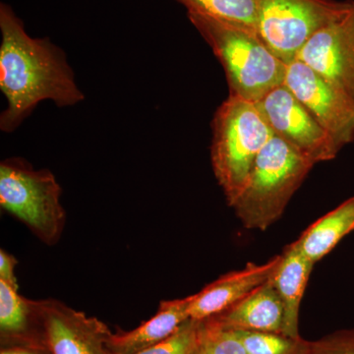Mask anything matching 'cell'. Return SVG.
Instances as JSON below:
<instances>
[{
  "label": "cell",
  "mask_w": 354,
  "mask_h": 354,
  "mask_svg": "<svg viewBox=\"0 0 354 354\" xmlns=\"http://www.w3.org/2000/svg\"><path fill=\"white\" fill-rule=\"evenodd\" d=\"M0 88L7 102L2 131H15L39 102L71 106L84 101L66 55L50 39L29 36L6 3L0 6Z\"/></svg>",
  "instance_id": "1"
},
{
  "label": "cell",
  "mask_w": 354,
  "mask_h": 354,
  "mask_svg": "<svg viewBox=\"0 0 354 354\" xmlns=\"http://www.w3.org/2000/svg\"><path fill=\"white\" fill-rule=\"evenodd\" d=\"M188 17L223 65L230 94L258 102L283 84L288 64L257 30L200 14L188 13Z\"/></svg>",
  "instance_id": "2"
},
{
  "label": "cell",
  "mask_w": 354,
  "mask_h": 354,
  "mask_svg": "<svg viewBox=\"0 0 354 354\" xmlns=\"http://www.w3.org/2000/svg\"><path fill=\"white\" fill-rule=\"evenodd\" d=\"M314 165L274 134L230 207L244 227L264 232L281 218Z\"/></svg>",
  "instance_id": "3"
},
{
  "label": "cell",
  "mask_w": 354,
  "mask_h": 354,
  "mask_svg": "<svg viewBox=\"0 0 354 354\" xmlns=\"http://www.w3.org/2000/svg\"><path fill=\"white\" fill-rule=\"evenodd\" d=\"M212 125V165L230 206L274 133L256 102L232 94L216 109Z\"/></svg>",
  "instance_id": "4"
},
{
  "label": "cell",
  "mask_w": 354,
  "mask_h": 354,
  "mask_svg": "<svg viewBox=\"0 0 354 354\" xmlns=\"http://www.w3.org/2000/svg\"><path fill=\"white\" fill-rule=\"evenodd\" d=\"M60 197L62 187L48 169H34L19 158L0 165V206L48 245L57 243L64 230Z\"/></svg>",
  "instance_id": "5"
},
{
  "label": "cell",
  "mask_w": 354,
  "mask_h": 354,
  "mask_svg": "<svg viewBox=\"0 0 354 354\" xmlns=\"http://www.w3.org/2000/svg\"><path fill=\"white\" fill-rule=\"evenodd\" d=\"M353 3L354 0H264L257 32L288 64L316 32L344 15Z\"/></svg>",
  "instance_id": "6"
},
{
  "label": "cell",
  "mask_w": 354,
  "mask_h": 354,
  "mask_svg": "<svg viewBox=\"0 0 354 354\" xmlns=\"http://www.w3.org/2000/svg\"><path fill=\"white\" fill-rule=\"evenodd\" d=\"M272 133L313 164L337 157L341 149L285 84L256 102Z\"/></svg>",
  "instance_id": "7"
},
{
  "label": "cell",
  "mask_w": 354,
  "mask_h": 354,
  "mask_svg": "<svg viewBox=\"0 0 354 354\" xmlns=\"http://www.w3.org/2000/svg\"><path fill=\"white\" fill-rule=\"evenodd\" d=\"M283 84L308 109L339 149L354 141V97L326 80L304 62L286 66Z\"/></svg>",
  "instance_id": "8"
},
{
  "label": "cell",
  "mask_w": 354,
  "mask_h": 354,
  "mask_svg": "<svg viewBox=\"0 0 354 354\" xmlns=\"http://www.w3.org/2000/svg\"><path fill=\"white\" fill-rule=\"evenodd\" d=\"M44 344L53 354H113V332L99 319L55 299L35 300Z\"/></svg>",
  "instance_id": "9"
},
{
  "label": "cell",
  "mask_w": 354,
  "mask_h": 354,
  "mask_svg": "<svg viewBox=\"0 0 354 354\" xmlns=\"http://www.w3.org/2000/svg\"><path fill=\"white\" fill-rule=\"evenodd\" d=\"M297 59L354 97V3L344 15L316 32Z\"/></svg>",
  "instance_id": "10"
},
{
  "label": "cell",
  "mask_w": 354,
  "mask_h": 354,
  "mask_svg": "<svg viewBox=\"0 0 354 354\" xmlns=\"http://www.w3.org/2000/svg\"><path fill=\"white\" fill-rule=\"evenodd\" d=\"M281 255L262 265L247 264L241 271L223 274L192 295L189 307L191 319L204 321L241 301L256 288L269 281L278 267Z\"/></svg>",
  "instance_id": "11"
},
{
  "label": "cell",
  "mask_w": 354,
  "mask_h": 354,
  "mask_svg": "<svg viewBox=\"0 0 354 354\" xmlns=\"http://www.w3.org/2000/svg\"><path fill=\"white\" fill-rule=\"evenodd\" d=\"M211 318L228 329L283 334L285 310L269 279L241 301Z\"/></svg>",
  "instance_id": "12"
},
{
  "label": "cell",
  "mask_w": 354,
  "mask_h": 354,
  "mask_svg": "<svg viewBox=\"0 0 354 354\" xmlns=\"http://www.w3.org/2000/svg\"><path fill=\"white\" fill-rule=\"evenodd\" d=\"M191 299L192 295L183 299L164 300L156 315L136 329L113 333L109 348L113 354H134L164 341L190 318Z\"/></svg>",
  "instance_id": "13"
},
{
  "label": "cell",
  "mask_w": 354,
  "mask_h": 354,
  "mask_svg": "<svg viewBox=\"0 0 354 354\" xmlns=\"http://www.w3.org/2000/svg\"><path fill=\"white\" fill-rule=\"evenodd\" d=\"M314 265L291 243L281 254L278 267L270 278L283 302L285 310L283 335L288 337H300L298 332L300 304Z\"/></svg>",
  "instance_id": "14"
},
{
  "label": "cell",
  "mask_w": 354,
  "mask_h": 354,
  "mask_svg": "<svg viewBox=\"0 0 354 354\" xmlns=\"http://www.w3.org/2000/svg\"><path fill=\"white\" fill-rule=\"evenodd\" d=\"M15 344L46 346L35 300L0 281V346Z\"/></svg>",
  "instance_id": "15"
},
{
  "label": "cell",
  "mask_w": 354,
  "mask_h": 354,
  "mask_svg": "<svg viewBox=\"0 0 354 354\" xmlns=\"http://www.w3.org/2000/svg\"><path fill=\"white\" fill-rule=\"evenodd\" d=\"M354 230V197L310 225L293 246L313 264L322 260Z\"/></svg>",
  "instance_id": "16"
},
{
  "label": "cell",
  "mask_w": 354,
  "mask_h": 354,
  "mask_svg": "<svg viewBox=\"0 0 354 354\" xmlns=\"http://www.w3.org/2000/svg\"><path fill=\"white\" fill-rule=\"evenodd\" d=\"M188 13L200 14L257 30L264 0H176Z\"/></svg>",
  "instance_id": "17"
},
{
  "label": "cell",
  "mask_w": 354,
  "mask_h": 354,
  "mask_svg": "<svg viewBox=\"0 0 354 354\" xmlns=\"http://www.w3.org/2000/svg\"><path fill=\"white\" fill-rule=\"evenodd\" d=\"M247 354H310L311 342L276 333L234 330Z\"/></svg>",
  "instance_id": "18"
},
{
  "label": "cell",
  "mask_w": 354,
  "mask_h": 354,
  "mask_svg": "<svg viewBox=\"0 0 354 354\" xmlns=\"http://www.w3.org/2000/svg\"><path fill=\"white\" fill-rule=\"evenodd\" d=\"M201 321L188 319L169 337L134 354H192L200 337Z\"/></svg>",
  "instance_id": "19"
},
{
  "label": "cell",
  "mask_w": 354,
  "mask_h": 354,
  "mask_svg": "<svg viewBox=\"0 0 354 354\" xmlns=\"http://www.w3.org/2000/svg\"><path fill=\"white\" fill-rule=\"evenodd\" d=\"M201 335L209 354H247L234 330L223 327L212 318L202 321Z\"/></svg>",
  "instance_id": "20"
},
{
  "label": "cell",
  "mask_w": 354,
  "mask_h": 354,
  "mask_svg": "<svg viewBox=\"0 0 354 354\" xmlns=\"http://www.w3.org/2000/svg\"><path fill=\"white\" fill-rule=\"evenodd\" d=\"M310 354H354V329L337 330L311 342Z\"/></svg>",
  "instance_id": "21"
},
{
  "label": "cell",
  "mask_w": 354,
  "mask_h": 354,
  "mask_svg": "<svg viewBox=\"0 0 354 354\" xmlns=\"http://www.w3.org/2000/svg\"><path fill=\"white\" fill-rule=\"evenodd\" d=\"M16 265L17 260L12 255L4 250L0 251V281H6L13 288H18L15 277Z\"/></svg>",
  "instance_id": "22"
},
{
  "label": "cell",
  "mask_w": 354,
  "mask_h": 354,
  "mask_svg": "<svg viewBox=\"0 0 354 354\" xmlns=\"http://www.w3.org/2000/svg\"><path fill=\"white\" fill-rule=\"evenodd\" d=\"M0 354H53L46 346L36 344H15L0 346Z\"/></svg>",
  "instance_id": "23"
},
{
  "label": "cell",
  "mask_w": 354,
  "mask_h": 354,
  "mask_svg": "<svg viewBox=\"0 0 354 354\" xmlns=\"http://www.w3.org/2000/svg\"><path fill=\"white\" fill-rule=\"evenodd\" d=\"M192 354H209L208 348H207L206 344H205V342L203 341L201 335V329H200L199 342H198L196 348H195L194 351H193Z\"/></svg>",
  "instance_id": "24"
}]
</instances>
